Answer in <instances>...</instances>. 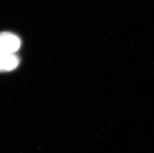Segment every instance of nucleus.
<instances>
[{
    "label": "nucleus",
    "mask_w": 154,
    "mask_h": 153,
    "mask_svg": "<svg viewBox=\"0 0 154 153\" xmlns=\"http://www.w3.org/2000/svg\"><path fill=\"white\" fill-rule=\"evenodd\" d=\"M20 39L11 32L0 33V53L15 54L20 47Z\"/></svg>",
    "instance_id": "1"
},
{
    "label": "nucleus",
    "mask_w": 154,
    "mask_h": 153,
    "mask_svg": "<svg viewBox=\"0 0 154 153\" xmlns=\"http://www.w3.org/2000/svg\"><path fill=\"white\" fill-rule=\"evenodd\" d=\"M19 65V59L15 54L0 53V72L15 70Z\"/></svg>",
    "instance_id": "2"
}]
</instances>
